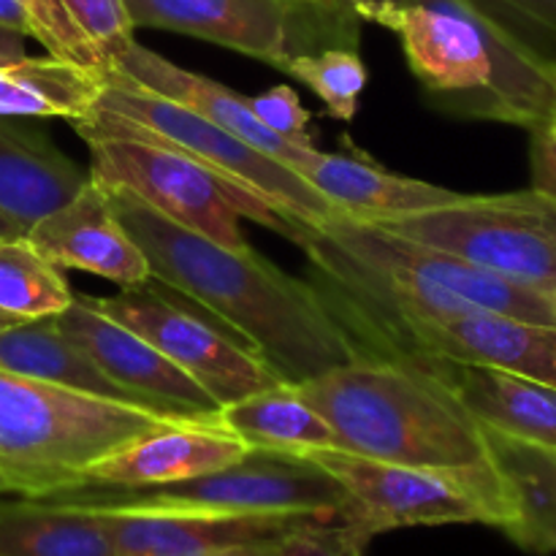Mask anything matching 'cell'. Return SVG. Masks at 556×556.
<instances>
[{"instance_id": "6da1fadb", "label": "cell", "mask_w": 556, "mask_h": 556, "mask_svg": "<svg viewBox=\"0 0 556 556\" xmlns=\"http://www.w3.org/2000/svg\"><path fill=\"white\" fill-rule=\"evenodd\" d=\"M106 193L144 253L152 282L204 307L286 383H302L367 356L313 282L286 275L253 248L210 242L161 217L128 190Z\"/></svg>"}, {"instance_id": "7a4b0ae2", "label": "cell", "mask_w": 556, "mask_h": 556, "mask_svg": "<svg viewBox=\"0 0 556 556\" xmlns=\"http://www.w3.org/2000/svg\"><path fill=\"white\" fill-rule=\"evenodd\" d=\"M291 386L326 418L337 438L334 451L418 467L489 459L476 418L418 364L364 356Z\"/></svg>"}, {"instance_id": "3957f363", "label": "cell", "mask_w": 556, "mask_h": 556, "mask_svg": "<svg viewBox=\"0 0 556 556\" xmlns=\"http://www.w3.org/2000/svg\"><path fill=\"white\" fill-rule=\"evenodd\" d=\"M400 36L432 106L535 130L556 112V79L467 0H416L380 22Z\"/></svg>"}, {"instance_id": "277c9868", "label": "cell", "mask_w": 556, "mask_h": 556, "mask_svg": "<svg viewBox=\"0 0 556 556\" xmlns=\"http://www.w3.org/2000/svg\"><path fill=\"white\" fill-rule=\"evenodd\" d=\"M172 421L179 418L0 369V494L41 500L85 483L98 459Z\"/></svg>"}, {"instance_id": "5b68a950", "label": "cell", "mask_w": 556, "mask_h": 556, "mask_svg": "<svg viewBox=\"0 0 556 556\" xmlns=\"http://www.w3.org/2000/svg\"><path fill=\"white\" fill-rule=\"evenodd\" d=\"M71 125L85 141L130 139L182 152L231 188L258 195L293 226L318 228L337 215L334 206L291 166L244 144L182 103L141 90L112 71L103 74L96 109Z\"/></svg>"}, {"instance_id": "8992f818", "label": "cell", "mask_w": 556, "mask_h": 556, "mask_svg": "<svg viewBox=\"0 0 556 556\" xmlns=\"http://www.w3.org/2000/svg\"><path fill=\"white\" fill-rule=\"evenodd\" d=\"M348 494V525L364 535L400 527L486 525L505 530L514 519L508 486L492 459L467 467H418L367 459L345 451H307Z\"/></svg>"}, {"instance_id": "52a82bcc", "label": "cell", "mask_w": 556, "mask_h": 556, "mask_svg": "<svg viewBox=\"0 0 556 556\" xmlns=\"http://www.w3.org/2000/svg\"><path fill=\"white\" fill-rule=\"evenodd\" d=\"M47 503L92 510H212V514H326L345 521L348 494L324 467L299 454L250 448L223 470L163 486L76 483Z\"/></svg>"}, {"instance_id": "ba28073f", "label": "cell", "mask_w": 556, "mask_h": 556, "mask_svg": "<svg viewBox=\"0 0 556 556\" xmlns=\"http://www.w3.org/2000/svg\"><path fill=\"white\" fill-rule=\"evenodd\" d=\"M90 147L87 177L106 190H128L150 210L210 242L231 250H250L242 217L271 228L291 242H302L304 228L277 215L258 195L242 193L217 174L177 150L130 139H98Z\"/></svg>"}, {"instance_id": "9c48e42d", "label": "cell", "mask_w": 556, "mask_h": 556, "mask_svg": "<svg viewBox=\"0 0 556 556\" xmlns=\"http://www.w3.org/2000/svg\"><path fill=\"white\" fill-rule=\"evenodd\" d=\"M378 228L459 255L481 269L556 291V199L541 190L467 195Z\"/></svg>"}, {"instance_id": "30bf717a", "label": "cell", "mask_w": 556, "mask_h": 556, "mask_svg": "<svg viewBox=\"0 0 556 556\" xmlns=\"http://www.w3.org/2000/svg\"><path fill=\"white\" fill-rule=\"evenodd\" d=\"M90 302L119 326L152 342L220 407L286 383L253 348L231 337L226 326L190 313L177 299L155 291L152 280L119 288L114 296H90Z\"/></svg>"}, {"instance_id": "8fae6325", "label": "cell", "mask_w": 556, "mask_h": 556, "mask_svg": "<svg viewBox=\"0 0 556 556\" xmlns=\"http://www.w3.org/2000/svg\"><path fill=\"white\" fill-rule=\"evenodd\" d=\"M318 231L337 248L351 253L353 258L383 269L402 271L416 280L429 282L440 291L454 293L470 307L481 313L510 315V318L535 320V324L556 326V291L554 288L530 286V282L510 280L497 271L481 269L459 255L443 253L429 244L396 237L378 226H364L348 217L334 215L320 223Z\"/></svg>"}, {"instance_id": "7c38bea8", "label": "cell", "mask_w": 556, "mask_h": 556, "mask_svg": "<svg viewBox=\"0 0 556 556\" xmlns=\"http://www.w3.org/2000/svg\"><path fill=\"white\" fill-rule=\"evenodd\" d=\"M369 356L410 364H481L556 386V326L497 313H467L402 326L375 342Z\"/></svg>"}, {"instance_id": "4fadbf2b", "label": "cell", "mask_w": 556, "mask_h": 556, "mask_svg": "<svg viewBox=\"0 0 556 556\" xmlns=\"http://www.w3.org/2000/svg\"><path fill=\"white\" fill-rule=\"evenodd\" d=\"M54 320L58 329L117 386L172 416L217 421L220 405L190 375L144 337L103 315L90 296H74Z\"/></svg>"}, {"instance_id": "5bb4252c", "label": "cell", "mask_w": 556, "mask_h": 556, "mask_svg": "<svg viewBox=\"0 0 556 556\" xmlns=\"http://www.w3.org/2000/svg\"><path fill=\"white\" fill-rule=\"evenodd\" d=\"M307 0H125L130 25L185 33L286 68Z\"/></svg>"}, {"instance_id": "9a60e30c", "label": "cell", "mask_w": 556, "mask_h": 556, "mask_svg": "<svg viewBox=\"0 0 556 556\" xmlns=\"http://www.w3.org/2000/svg\"><path fill=\"white\" fill-rule=\"evenodd\" d=\"M25 237L60 269L90 271L119 288L152 280L144 253L123 226L106 190L90 177L65 204L38 217Z\"/></svg>"}, {"instance_id": "2e32d148", "label": "cell", "mask_w": 556, "mask_h": 556, "mask_svg": "<svg viewBox=\"0 0 556 556\" xmlns=\"http://www.w3.org/2000/svg\"><path fill=\"white\" fill-rule=\"evenodd\" d=\"M92 510V508H90ZM114 556H210L250 541L282 538L326 514H212V510H98Z\"/></svg>"}, {"instance_id": "e0dca14e", "label": "cell", "mask_w": 556, "mask_h": 556, "mask_svg": "<svg viewBox=\"0 0 556 556\" xmlns=\"http://www.w3.org/2000/svg\"><path fill=\"white\" fill-rule=\"evenodd\" d=\"M109 71L128 79L130 85L141 87V90H150L155 96L168 98V101L182 103L185 109L220 125L223 130L242 139L244 144L286 163L293 172H302L304 166H309L313 157L320 152L318 147L313 150V147H299L293 141L280 139L275 130H269L255 117L253 103L242 92L231 90V87L220 85L210 76L182 68V65L172 63L163 54L141 47L139 41H130Z\"/></svg>"}, {"instance_id": "ac0fdd59", "label": "cell", "mask_w": 556, "mask_h": 556, "mask_svg": "<svg viewBox=\"0 0 556 556\" xmlns=\"http://www.w3.org/2000/svg\"><path fill=\"white\" fill-rule=\"evenodd\" d=\"M248 451L250 445L220 421L179 418L98 459L87 470L85 483L163 486L237 465Z\"/></svg>"}, {"instance_id": "d6986e66", "label": "cell", "mask_w": 556, "mask_h": 556, "mask_svg": "<svg viewBox=\"0 0 556 556\" xmlns=\"http://www.w3.org/2000/svg\"><path fill=\"white\" fill-rule=\"evenodd\" d=\"M467 407L478 427L556 451V386L505 369L459 362H421Z\"/></svg>"}, {"instance_id": "ffe728a7", "label": "cell", "mask_w": 556, "mask_h": 556, "mask_svg": "<svg viewBox=\"0 0 556 556\" xmlns=\"http://www.w3.org/2000/svg\"><path fill=\"white\" fill-rule=\"evenodd\" d=\"M299 174L334 206L337 215L364 226H380L396 217L438 210L462 195L443 185L402 177L364 155L342 152H318Z\"/></svg>"}, {"instance_id": "44dd1931", "label": "cell", "mask_w": 556, "mask_h": 556, "mask_svg": "<svg viewBox=\"0 0 556 556\" xmlns=\"http://www.w3.org/2000/svg\"><path fill=\"white\" fill-rule=\"evenodd\" d=\"M85 182L87 174L41 130L0 117V210L25 231Z\"/></svg>"}, {"instance_id": "7402d4cb", "label": "cell", "mask_w": 556, "mask_h": 556, "mask_svg": "<svg viewBox=\"0 0 556 556\" xmlns=\"http://www.w3.org/2000/svg\"><path fill=\"white\" fill-rule=\"evenodd\" d=\"M0 369L3 372L25 375V378L49 380V383L71 386L87 394L106 396V400L125 402V405L144 407V410L163 413L152 402L141 400L134 391L123 389L109 380L63 331L58 329L54 315L49 318L22 320V324L0 329ZM172 416V413H163ZM179 418V416H177Z\"/></svg>"}, {"instance_id": "603a6c76", "label": "cell", "mask_w": 556, "mask_h": 556, "mask_svg": "<svg viewBox=\"0 0 556 556\" xmlns=\"http://www.w3.org/2000/svg\"><path fill=\"white\" fill-rule=\"evenodd\" d=\"M483 438L514 505V519L503 532L525 552L556 554V451L492 429H483Z\"/></svg>"}, {"instance_id": "cb8c5ba5", "label": "cell", "mask_w": 556, "mask_h": 556, "mask_svg": "<svg viewBox=\"0 0 556 556\" xmlns=\"http://www.w3.org/2000/svg\"><path fill=\"white\" fill-rule=\"evenodd\" d=\"M0 556H114L106 521L79 505L0 503Z\"/></svg>"}, {"instance_id": "d4e9b609", "label": "cell", "mask_w": 556, "mask_h": 556, "mask_svg": "<svg viewBox=\"0 0 556 556\" xmlns=\"http://www.w3.org/2000/svg\"><path fill=\"white\" fill-rule=\"evenodd\" d=\"M217 421L242 438L250 448L277 454H307V451L337 448V438L326 418L307 405L291 383L250 394L223 405Z\"/></svg>"}, {"instance_id": "484cf974", "label": "cell", "mask_w": 556, "mask_h": 556, "mask_svg": "<svg viewBox=\"0 0 556 556\" xmlns=\"http://www.w3.org/2000/svg\"><path fill=\"white\" fill-rule=\"evenodd\" d=\"M103 90V76L47 54L0 68V117H87Z\"/></svg>"}, {"instance_id": "4316f807", "label": "cell", "mask_w": 556, "mask_h": 556, "mask_svg": "<svg viewBox=\"0 0 556 556\" xmlns=\"http://www.w3.org/2000/svg\"><path fill=\"white\" fill-rule=\"evenodd\" d=\"M74 302L63 269L30 239L0 237V309L22 320L60 315Z\"/></svg>"}, {"instance_id": "83f0119b", "label": "cell", "mask_w": 556, "mask_h": 556, "mask_svg": "<svg viewBox=\"0 0 556 556\" xmlns=\"http://www.w3.org/2000/svg\"><path fill=\"white\" fill-rule=\"evenodd\" d=\"M288 76L307 85L331 117L351 123L358 112L369 71L356 47H326L320 52H299L286 63Z\"/></svg>"}, {"instance_id": "f1b7e54d", "label": "cell", "mask_w": 556, "mask_h": 556, "mask_svg": "<svg viewBox=\"0 0 556 556\" xmlns=\"http://www.w3.org/2000/svg\"><path fill=\"white\" fill-rule=\"evenodd\" d=\"M525 52L556 65V0H467Z\"/></svg>"}, {"instance_id": "f546056e", "label": "cell", "mask_w": 556, "mask_h": 556, "mask_svg": "<svg viewBox=\"0 0 556 556\" xmlns=\"http://www.w3.org/2000/svg\"><path fill=\"white\" fill-rule=\"evenodd\" d=\"M30 20V38H36L52 58L68 60L92 74L103 76V63L85 33L74 25L60 0H20Z\"/></svg>"}, {"instance_id": "4dcf8cb0", "label": "cell", "mask_w": 556, "mask_h": 556, "mask_svg": "<svg viewBox=\"0 0 556 556\" xmlns=\"http://www.w3.org/2000/svg\"><path fill=\"white\" fill-rule=\"evenodd\" d=\"M74 25L85 33L87 41L103 63V74L117 63L130 41H136L125 0H60Z\"/></svg>"}, {"instance_id": "1f68e13d", "label": "cell", "mask_w": 556, "mask_h": 556, "mask_svg": "<svg viewBox=\"0 0 556 556\" xmlns=\"http://www.w3.org/2000/svg\"><path fill=\"white\" fill-rule=\"evenodd\" d=\"M369 535L342 519L309 521L277 538L275 556H364Z\"/></svg>"}, {"instance_id": "d6a6232c", "label": "cell", "mask_w": 556, "mask_h": 556, "mask_svg": "<svg viewBox=\"0 0 556 556\" xmlns=\"http://www.w3.org/2000/svg\"><path fill=\"white\" fill-rule=\"evenodd\" d=\"M253 103V112L261 123L269 130H275L280 139L293 141L299 147H313L315 141L309 136V117L307 106L302 103L299 92L288 85H275L269 90H264L261 96L250 98Z\"/></svg>"}, {"instance_id": "836d02e7", "label": "cell", "mask_w": 556, "mask_h": 556, "mask_svg": "<svg viewBox=\"0 0 556 556\" xmlns=\"http://www.w3.org/2000/svg\"><path fill=\"white\" fill-rule=\"evenodd\" d=\"M532 188L556 199V139L543 128L532 130Z\"/></svg>"}, {"instance_id": "e575fe53", "label": "cell", "mask_w": 556, "mask_h": 556, "mask_svg": "<svg viewBox=\"0 0 556 556\" xmlns=\"http://www.w3.org/2000/svg\"><path fill=\"white\" fill-rule=\"evenodd\" d=\"M413 3H416V0H348L353 14L362 16V20L367 22H378V25L389 14H394V11L405 9V5H413Z\"/></svg>"}, {"instance_id": "d590c367", "label": "cell", "mask_w": 556, "mask_h": 556, "mask_svg": "<svg viewBox=\"0 0 556 556\" xmlns=\"http://www.w3.org/2000/svg\"><path fill=\"white\" fill-rule=\"evenodd\" d=\"M22 58H27L25 36L0 25V68H3V65L16 63V60Z\"/></svg>"}, {"instance_id": "8d00e7d4", "label": "cell", "mask_w": 556, "mask_h": 556, "mask_svg": "<svg viewBox=\"0 0 556 556\" xmlns=\"http://www.w3.org/2000/svg\"><path fill=\"white\" fill-rule=\"evenodd\" d=\"M0 25L22 33V36H30V20L20 0H0Z\"/></svg>"}, {"instance_id": "74e56055", "label": "cell", "mask_w": 556, "mask_h": 556, "mask_svg": "<svg viewBox=\"0 0 556 556\" xmlns=\"http://www.w3.org/2000/svg\"><path fill=\"white\" fill-rule=\"evenodd\" d=\"M275 554H277V538H271V541L239 543V546L220 548V552H215L210 556H275Z\"/></svg>"}, {"instance_id": "f35d334b", "label": "cell", "mask_w": 556, "mask_h": 556, "mask_svg": "<svg viewBox=\"0 0 556 556\" xmlns=\"http://www.w3.org/2000/svg\"><path fill=\"white\" fill-rule=\"evenodd\" d=\"M22 233H25V228H22L14 217H9L0 210V237H22Z\"/></svg>"}, {"instance_id": "ab89813d", "label": "cell", "mask_w": 556, "mask_h": 556, "mask_svg": "<svg viewBox=\"0 0 556 556\" xmlns=\"http://www.w3.org/2000/svg\"><path fill=\"white\" fill-rule=\"evenodd\" d=\"M14 324H22V318H16V315H9L0 309V329H3V326H14Z\"/></svg>"}, {"instance_id": "60d3db41", "label": "cell", "mask_w": 556, "mask_h": 556, "mask_svg": "<svg viewBox=\"0 0 556 556\" xmlns=\"http://www.w3.org/2000/svg\"><path fill=\"white\" fill-rule=\"evenodd\" d=\"M543 130H546L548 136H552V139H556V112L552 114V117H548V123L546 125H541Z\"/></svg>"}, {"instance_id": "b9f144b4", "label": "cell", "mask_w": 556, "mask_h": 556, "mask_svg": "<svg viewBox=\"0 0 556 556\" xmlns=\"http://www.w3.org/2000/svg\"><path fill=\"white\" fill-rule=\"evenodd\" d=\"M307 3H342V0H307ZM348 3V0H345Z\"/></svg>"}, {"instance_id": "7bdbcfd3", "label": "cell", "mask_w": 556, "mask_h": 556, "mask_svg": "<svg viewBox=\"0 0 556 556\" xmlns=\"http://www.w3.org/2000/svg\"><path fill=\"white\" fill-rule=\"evenodd\" d=\"M552 76H554V79H556V65H554V68H552Z\"/></svg>"}]
</instances>
